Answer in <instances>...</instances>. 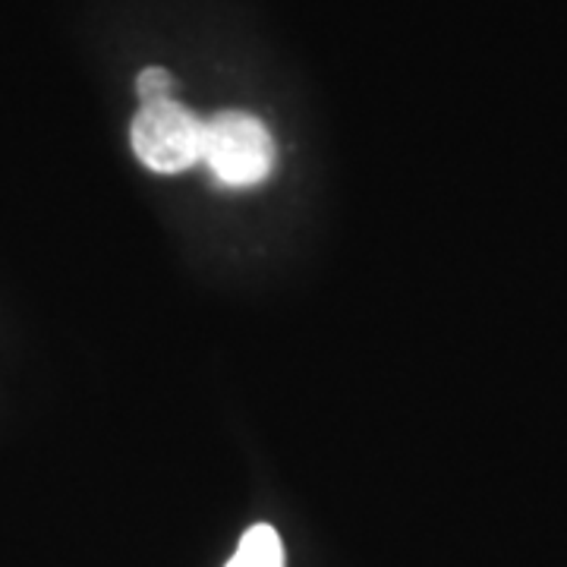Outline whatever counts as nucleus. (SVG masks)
I'll return each mask as SVG.
<instances>
[{"label": "nucleus", "instance_id": "obj_1", "mask_svg": "<svg viewBox=\"0 0 567 567\" xmlns=\"http://www.w3.org/2000/svg\"><path fill=\"white\" fill-rule=\"evenodd\" d=\"M203 162L224 186L244 189L271 177L278 164V148L259 117L246 111H221L205 121Z\"/></svg>", "mask_w": 567, "mask_h": 567}, {"label": "nucleus", "instance_id": "obj_2", "mask_svg": "<svg viewBox=\"0 0 567 567\" xmlns=\"http://www.w3.org/2000/svg\"><path fill=\"white\" fill-rule=\"evenodd\" d=\"M130 145L148 171L181 174L203 162L205 121L174 99L142 104L130 126Z\"/></svg>", "mask_w": 567, "mask_h": 567}, {"label": "nucleus", "instance_id": "obj_3", "mask_svg": "<svg viewBox=\"0 0 567 567\" xmlns=\"http://www.w3.org/2000/svg\"><path fill=\"white\" fill-rule=\"evenodd\" d=\"M224 567H284V546L278 529L268 524L246 529L234 558Z\"/></svg>", "mask_w": 567, "mask_h": 567}, {"label": "nucleus", "instance_id": "obj_4", "mask_svg": "<svg viewBox=\"0 0 567 567\" xmlns=\"http://www.w3.org/2000/svg\"><path fill=\"white\" fill-rule=\"evenodd\" d=\"M171 89H174V76L167 70H162V66L142 70L140 80H136V92H140L142 104L167 102L171 99Z\"/></svg>", "mask_w": 567, "mask_h": 567}]
</instances>
